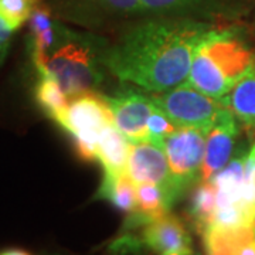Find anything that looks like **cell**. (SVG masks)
Returning <instances> with one entry per match:
<instances>
[{"label": "cell", "instance_id": "4fadbf2b", "mask_svg": "<svg viewBox=\"0 0 255 255\" xmlns=\"http://www.w3.org/2000/svg\"><path fill=\"white\" fill-rule=\"evenodd\" d=\"M130 155V142L115 124H110L101 130L98 153L105 174L128 173V162Z\"/></svg>", "mask_w": 255, "mask_h": 255}, {"label": "cell", "instance_id": "5b68a950", "mask_svg": "<svg viewBox=\"0 0 255 255\" xmlns=\"http://www.w3.org/2000/svg\"><path fill=\"white\" fill-rule=\"evenodd\" d=\"M157 108L177 127L210 128L223 110V104L183 82L172 90L152 95Z\"/></svg>", "mask_w": 255, "mask_h": 255}, {"label": "cell", "instance_id": "7c38bea8", "mask_svg": "<svg viewBox=\"0 0 255 255\" xmlns=\"http://www.w3.org/2000/svg\"><path fill=\"white\" fill-rule=\"evenodd\" d=\"M28 46L33 57V63L41 60L57 44L63 34L64 28L58 23L51 11L41 3L37 6L28 18Z\"/></svg>", "mask_w": 255, "mask_h": 255}, {"label": "cell", "instance_id": "d4e9b609", "mask_svg": "<svg viewBox=\"0 0 255 255\" xmlns=\"http://www.w3.org/2000/svg\"><path fill=\"white\" fill-rule=\"evenodd\" d=\"M159 255H199L193 248L189 250H182V251H174V253H166V254H159Z\"/></svg>", "mask_w": 255, "mask_h": 255}, {"label": "cell", "instance_id": "9a60e30c", "mask_svg": "<svg viewBox=\"0 0 255 255\" xmlns=\"http://www.w3.org/2000/svg\"><path fill=\"white\" fill-rule=\"evenodd\" d=\"M244 163H246V155L236 156L233 160H230L226 164L224 169H221L219 173L211 179V182L217 187V207L240 204Z\"/></svg>", "mask_w": 255, "mask_h": 255}, {"label": "cell", "instance_id": "44dd1931", "mask_svg": "<svg viewBox=\"0 0 255 255\" xmlns=\"http://www.w3.org/2000/svg\"><path fill=\"white\" fill-rule=\"evenodd\" d=\"M240 204L255 220V143L246 155Z\"/></svg>", "mask_w": 255, "mask_h": 255}, {"label": "cell", "instance_id": "277c9868", "mask_svg": "<svg viewBox=\"0 0 255 255\" xmlns=\"http://www.w3.org/2000/svg\"><path fill=\"white\" fill-rule=\"evenodd\" d=\"M110 124H114V117L105 98L88 92L70 100L58 125L73 136L82 159L94 160L98 153L101 130Z\"/></svg>", "mask_w": 255, "mask_h": 255}, {"label": "cell", "instance_id": "603a6c76", "mask_svg": "<svg viewBox=\"0 0 255 255\" xmlns=\"http://www.w3.org/2000/svg\"><path fill=\"white\" fill-rule=\"evenodd\" d=\"M13 30H10L1 20H0V65L4 61L6 55L9 53L10 43H11Z\"/></svg>", "mask_w": 255, "mask_h": 255}, {"label": "cell", "instance_id": "52a82bcc", "mask_svg": "<svg viewBox=\"0 0 255 255\" xmlns=\"http://www.w3.org/2000/svg\"><path fill=\"white\" fill-rule=\"evenodd\" d=\"M104 98L112 112L115 127L129 139L130 143L149 142L147 121L156 108L152 95L127 88Z\"/></svg>", "mask_w": 255, "mask_h": 255}, {"label": "cell", "instance_id": "3957f363", "mask_svg": "<svg viewBox=\"0 0 255 255\" xmlns=\"http://www.w3.org/2000/svg\"><path fill=\"white\" fill-rule=\"evenodd\" d=\"M105 50L98 37L65 27L57 44L34 67L38 74L51 75L71 100L100 87Z\"/></svg>", "mask_w": 255, "mask_h": 255}, {"label": "cell", "instance_id": "7a4b0ae2", "mask_svg": "<svg viewBox=\"0 0 255 255\" xmlns=\"http://www.w3.org/2000/svg\"><path fill=\"white\" fill-rule=\"evenodd\" d=\"M255 53L228 28H210L194 51L186 84L221 100L254 63Z\"/></svg>", "mask_w": 255, "mask_h": 255}, {"label": "cell", "instance_id": "e0dca14e", "mask_svg": "<svg viewBox=\"0 0 255 255\" xmlns=\"http://www.w3.org/2000/svg\"><path fill=\"white\" fill-rule=\"evenodd\" d=\"M40 78L34 90V97L38 107L46 112L48 118L54 119L57 124L63 119L68 108L70 98L63 91L60 84L48 74H38Z\"/></svg>", "mask_w": 255, "mask_h": 255}, {"label": "cell", "instance_id": "d6986e66", "mask_svg": "<svg viewBox=\"0 0 255 255\" xmlns=\"http://www.w3.org/2000/svg\"><path fill=\"white\" fill-rule=\"evenodd\" d=\"M40 0H0V20L13 31L27 23Z\"/></svg>", "mask_w": 255, "mask_h": 255}, {"label": "cell", "instance_id": "ba28073f", "mask_svg": "<svg viewBox=\"0 0 255 255\" xmlns=\"http://www.w3.org/2000/svg\"><path fill=\"white\" fill-rule=\"evenodd\" d=\"M128 174L135 184L152 183L163 187L173 200L183 193V189L172 174L163 149L152 142L130 143Z\"/></svg>", "mask_w": 255, "mask_h": 255}, {"label": "cell", "instance_id": "8fae6325", "mask_svg": "<svg viewBox=\"0 0 255 255\" xmlns=\"http://www.w3.org/2000/svg\"><path fill=\"white\" fill-rule=\"evenodd\" d=\"M201 234L206 255H255V224L236 228L209 227Z\"/></svg>", "mask_w": 255, "mask_h": 255}, {"label": "cell", "instance_id": "6da1fadb", "mask_svg": "<svg viewBox=\"0 0 255 255\" xmlns=\"http://www.w3.org/2000/svg\"><path fill=\"white\" fill-rule=\"evenodd\" d=\"M211 27L193 18L149 20L107 48L104 65L147 92L172 90L187 80L194 51Z\"/></svg>", "mask_w": 255, "mask_h": 255}, {"label": "cell", "instance_id": "30bf717a", "mask_svg": "<svg viewBox=\"0 0 255 255\" xmlns=\"http://www.w3.org/2000/svg\"><path fill=\"white\" fill-rule=\"evenodd\" d=\"M137 244L159 255L189 250L191 237L182 220L167 213L142 227Z\"/></svg>", "mask_w": 255, "mask_h": 255}, {"label": "cell", "instance_id": "9c48e42d", "mask_svg": "<svg viewBox=\"0 0 255 255\" xmlns=\"http://www.w3.org/2000/svg\"><path fill=\"white\" fill-rule=\"evenodd\" d=\"M237 135V118L231 114V111L223 107L217 119L207 130L200 182L211 180L221 169L226 167L233 155Z\"/></svg>", "mask_w": 255, "mask_h": 255}, {"label": "cell", "instance_id": "2e32d148", "mask_svg": "<svg viewBox=\"0 0 255 255\" xmlns=\"http://www.w3.org/2000/svg\"><path fill=\"white\" fill-rule=\"evenodd\" d=\"M97 196L129 214L136 210V184L128 173L105 174Z\"/></svg>", "mask_w": 255, "mask_h": 255}, {"label": "cell", "instance_id": "8992f818", "mask_svg": "<svg viewBox=\"0 0 255 255\" xmlns=\"http://www.w3.org/2000/svg\"><path fill=\"white\" fill-rule=\"evenodd\" d=\"M207 130L209 128L180 127L163 140L162 149L169 167L183 190L200 180Z\"/></svg>", "mask_w": 255, "mask_h": 255}, {"label": "cell", "instance_id": "5bb4252c", "mask_svg": "<svg viewBox=\"0 0 255 255\" xmlns=\"http://www.w3.org/2000/svg\"><path fill=\"white\" fill-rule=\"evenodd\" d=\"M220 102L231 111L237 121L255 128V60Z\"/></svg>", "mask_w": 255, "mask_h": 255}, {"label": "cell", "instance_id": "7402d4cb", "mask_svg": "<svg viewBox=\"0 0 255 255\" xmlns=\"http://www.w3.org/2000/svg\"><path fill=\"white\" fill-rule=\"evenodd\" d=\"M176 124L169 118L163 111L156 107L155 111L152 112L150 118L147 121V130H149V142L155 143L162 149L163 140L169 135H172L174 130L177 129Z\"/></svg>", "mask_w": 255, "mask_h": 255}, {"label": "cell", "instance_id": "cb8c5ba5", "mask_svg": "<svg viewBox=\"0 0 255 255\" xmlns=\"http://www.w3.org/2000/svg\"><path fill=\"white\" fill-rule=\"evenodd\" d=\"M0 255H30L27 251H23V250H17V248H10V250H4L1 251Z\"/></svg>", "mask_w": 255, "mask_h": 255}, {"label": "cell", "instance_id": "ac0fdd59", "mask_svg": "<svg viewBox=\"0 0 255 255\" xmlns=\"http://www.w3.org/2000/svg\"><path fill=\"white\" fill-rule=\"evenodd\" d=\"M216 209H217V187H216V184L211 180L201 182L193 193L190 207H189L191 219L196 223L200 233L209 227Z\"/></svg>", "mask_w": 255, "mask_h": 255}, {"label": "cell", "instance_id": "ffe728a7", "mask_svg": "<svg viewBox=\"0 0 255 255\" xmlns=\"http://www.w3.org/2000/svg\"><path fill=\"white\" fill-rule=\"evenodd\" d=\"M210 0H136L133 13H180L196 9Z\"/></svg>", "mask_w": 255, "mask_h": 255}]
</instances>
